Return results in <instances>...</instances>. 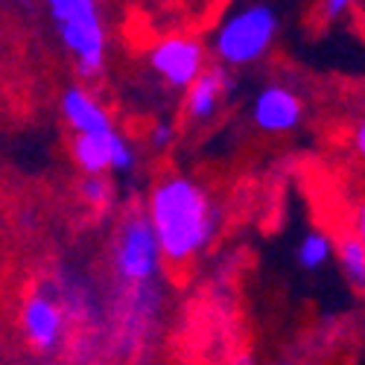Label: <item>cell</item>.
I'll use <instances>...</instances> for the list:
<instances>
[{
  "mask_svg": "<svg viewBox=\"0 0 365 365\" xmlns=\"http://www.w3.org/2000/svg\"><path fill=\"white\" fill-rule=\"evenodd\" d=\"M149 228L155 234L161 257L185 263L199 255L214 237V205L196 181L173 175L152 190L149 199Z\"/></svg>",
  "mask_w": 365,
  "mask_h": 365,
  "instance_id": "1",
  "label": "cell"
},
{
  "mask_svg": "<svg viewBox=\"0 0 365 365\" xmlns=\"http://www.w3.org/2000/svg\"><path fill=\"white\" fill-rule=\"evenodd\" d=\"M53 24L58 38L73 53L82 76H94L106 65V26L97 4L91 0H53Z\"/></svg>",
  "mask_w": 365,
  "mask_h": 365,
  "instance_id": "2",
  "label": "cell"
},
{
  "mask_svg": "<svg viewBox=\"0 0 365 365\" xmlns=\"http://www.w3.org/2000/svg\"><path fill=\"white\" fill-rule=\"evenodd\" d=\"M278 33V12L272 6L255 4L246 9H237L231 18L222 21L217 29L214 47L222 62L228 65H249L260 58Z\"/></svg>",
  "mask_w": 365,
  "mask_h": 365,
  "instance_id": "3",
  "label": "cell"
},
{
  "mask_svg": "<svg viewBox=\"0 0 365 365\" xmlns=\"http://www.w3.org/2000/svg\"><path fill=\"white\" fill-rule=\"evenodd\" d=\"M114 269L129 289H149L152 278L158 275L161 249L146 217H132L120 228L117 249H114Z\"/></svg>",
  "mask_w": 365,
  "mask_h": 365,
  "instance_id": "4",
  "label": "cell"
},
{
  "mask_svg": "<svg viewBox=\"0 0 365 365\" xmlns=\"http://www.w3.org/2000/svg\"><path fill=\"white\" fill-rule=\"evenodd\" d=\"M149 65L173 88H190L205 71V50L196 38L170 36L152 47Z\"/></svg>",
  "mask_w": 365,
  "mask_h": 365,
  "instance_id": "5",
  "label": "cell"
},
{
  "mask_svg": "<svg viewBox=\"0 0 365 365\" xmlns=\"http://www.w3.org/2000/svg\"><path fill=\"white\" fill-rule=\"evenodd\" d=\"M73 158L88 175H103L106 170H129L135 164L132 146L117 129L103 135H76Z\"/></svg>",
  "mask_w": 365,
  "mask_h": 365,
  "instance_id": "6",
  "label": "cell"
},
{
  "mask_svg": "<svg viewBox=\"0 0 365 365\" xmlns=\"http://www.w3.org/2000/svg\"><path fill=\"white\" fill-rule=\"evenodd\" d=\"M301 114H304V106H301L298 94L292 88L278 85V82L266 85L255 97V108H252L255 126L263 132H272V135L292 132L301 123Z\"/></svg>",
  "mask_w": 365,
  "mask_h": 365,
  "instance_id": "7",
  "label": "cell"
},
{
  "mask_svg": "<svg viewBox=\"0 0 365 365\" xmlns=\"http://www.w3.org/2000/svg\"><path fill=\"white\" fill-rule=\"evenodd\" d=\"M21 324L29 345H36L38 351H53L65 336V310L56 298L38 292L24 304Z\"/></svg>",
  "mask_w": 365,
  "mask_h": 365,
  "instance_id": "8",
  "label": "cell"
},
{
  "mask_svg": "<svg viewBox=\"0 0 365 365\" xmlns=\"http://www.w3.org/2000/svg\"><path fill=\"white\" fill-rule=\"evenodd\" d=\"M62 111L65 120L73 126L76 135H103L111 126V117L106 114V108L88 94L85 88H68L62 94Z\"/></svg>",
  "mask_w": 365,
  "mask_h": 365,
  "instance_id": "9",
  "label": "cell"
},
{
  "mask_svg": "<svg viewBox=\"0 0 365 365\" xmlns=\"http://www.w3.org/2000/svg\"><path fill=\"white\" fill-rule=\"evenodd\" d=\"M225 88H228V76L214 68V71H202V76L187 88V111L190 117L196 120H205L217 111L222 94H225Z\"/></svg>",
  "mask_w": 365,
  "mask_h": 365,
  "instance_id": "10",
  "label": "cell"
},
{
  "mask_svg": "<svg viewBox=\"0 0 365 365\" xmlns=\"http://www.w3.org/2000/svg\"><path fill=\"white\" fill-rule=\"evenodd\" d=\"M339 260H342V269H345V275L348 281L362 289L365 284V242H362V231L345 237L339 242Z\"/></svg>",
  "mask_w": 365,
  "mask_h": 365,
  "instance_id": "11",
  "label": "cell"
},
{
  "mask_svg": "<svg viewBox=\"0 0 365 365\" xmlns=\"http://www.w3.org/2000/svg\"><path fill=\"white\" fill-rule=\"evenodd\" d=\"M330 255H333V240L322 231H310L298 246V263L304 269H310V272L322 269L330 260Z\"/></svg>",
  "mask_w": 365,
  "mask_h": 365,
  "instance_id": "12",
  "label": "cell"
},
{
  "mask_svg": "<svg viewBox=\"0 0 365 365\" xmlns=\"http://www.w3.org/2000/svg\"><path fill=\"white\" fill-rule=\"evenodd\" d=\"M82 196L88 205H94V207H106L108 199H111V185L103 178V175H88V181L82 185Z\"/></svg>",
  "mask_w": 365,
  "mask_h": 365,
  "instance_id": "13",
  "label": "cell"
},
{
  "mask_svg": "<svg viewBox=\"0 0 365 365\" xmlns=\"http://www.w3.org/2000/svg\"><path fill=\"white\" fill-rule=\"evenodd\" d=\"M348 9H351L348 0H327V4H322V12H324L327 21H333L336 15H342V12H348Z\"/></svg>",
  "mask_w": 365,
  "mask_h": 365,
  "instance_id": "14",
  "label": "cell"
},
{
  "mask_svg": "<svg viewBox=\"0 0 365 365\" xmlns=\"http://www.w3.org/2000/svg\"><path fill=\"white\" fill-rule=\"evenodd\" d=\"M354 146H356V152H359V155L365 152V126H362V123L354 129Z\"/></svg>",
  "mask_w": 365,
  "mask_h": 365,
  "instance_id": "15",
  "label": "cell"
},
{
  "mask_svg": "<svg viewBox=\"0 0 365 365\" xmlns=\"http://www.w3.org/2000/svg\"><path fill=\"white\" fill-rule=\"evenodd\" d=\"M167 140H170V129H158V132H155V143L161 146V143H167Z\"/></svg>",
  "mask_w": 365,
  "mask_h": 365,
  "instance_id": "16",
  "label": "cell"
},
{
  "mask_svg": "<svg viewBox=\"0 0 365 365\" xmlns=\"http://www.w3.org/2000/svg\"><path fill=\"white\" fill-rule=\"evenodd\" d=\"M237 365H252V359H249V356H242V359H240Z\"/></svg>",
  "mask_w": 365,
  "mask_h": 365,
  "instance_id": "17",
  "label": "cell"
}]
</instances>
